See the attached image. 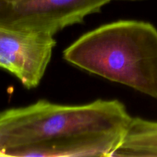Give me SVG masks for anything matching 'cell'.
Instances as JSON below:
<instances>
[{"label":"cell","mask_w":157,"mask_h":157,"mask_svg":"<svg viewBox=\"0 0 157 157\" xmlns=\"http://www.w3.org/2000/svg\"><path fill=\"white\" fill-rule=\"evenodd\" d=\"M113 0H0V25L55 36Z\"/></svg>","instance_id":"3957f363"},{"label":"cell","mask_w":157,"mask_h":157,"mask_svg":"<svg viewBox=\"0 0 157 157\" xmlns=\"http://www.w3.org/2000/svg\"><path fill=\"white\" fill-rule=\"evenodd\" d=\"M56 45L55 36L0 25V68L27 89L41 83Z\"/></svg>","instance_id":"277c9868"},{"label":"cell","mask_w":157,"mask_h":157,"mask_svg":"<svg viewBox=\"0 0 157 157\" xmlns=\"http://www.w3.org/2000/svg\"><path fill=\"white\" fill-rule=\"evenodd\" d=\"M126 1H136V0H126Z\"/></svg>","instance_id":"52a82bcc"},{"label":"cell","mask_w":157,"mask_h":157,"mask_svg":"<svg viewBox=\"0 0 157 157\" xmlns=\"http://www.w3.org/2000/svg\"><path fill=\"white\" fill-rule=\"evenodd\" d=\"M74 67L157 99V29L119 20L99 26L63 52Z\"/></svg>","instance_id":"6da1fadb"},{"label":"cell","mask_w":157,"mask_h":157,"mask_svg":"<svg viewBox=\"0 0 157 157\" xmlns=\"http://www.w3.org/2000/svg\"><path fill=\"white\" fill-rule=\"evenodd\" d=\"M122 133L75 136L43 143L9 151L6 156H113Z\"/></svg>","instance_id":"5b68a950"},{"label":"cell","mask_w":157,"mask_h":157,"mask_svg":"<svg viewBox=\"0 0 157 157\" xmlns=\"http://www.w3.org/2000/svg\"><path fill=\"white\" fill-rule=\"evenodd\" d=\"M118 100L99 99L81 105L39 100L0 111V156L9 151L75 136L122 133L131 120Z\"/></svg>","instance_id":"7a4b0ae2"},{"label":"cell","mask_w":157,"mask_h":157,"mask_svg":"<svg viewBox=\"0 0 157 157\" xmlns=\"http://www.w3.org/2000/svg\"><path fill=\"white\" fill-rule=\"evenodd\" d=\"M112 156L157 157V121L132 117Z\"/></svg>","instance_id":"8992f818"}]
</instances>
